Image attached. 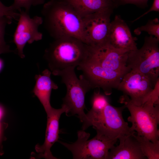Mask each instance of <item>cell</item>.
<instances>
[{"mask_svg": "<svg viewBox=\"0 0 159 159\" xmlns=\"http://www.w3.org/2000/svg\"><path fill=\"white\" fill-rule=\"evenodd\" d=\"M115 8L127 4H133L138 7L144 8L148 6V0H111Z\"/></svg>", "mask_w": 159, "mask_h": 159, "instance_id": "24", "label": "cell"}, {"mask_svg": "<svg viewBox=\"0 0 159 159\" xmlns=\"http://www.w3.org/2000/svg\"><path fill=\"white\" fill-rule=\"evenodd\" d=\"M106 95L100 93V90L94 91L92 98V107L89 110L92 112H97L102 110L109 103Z\"/></svg>", "mask_w": 159, "mask_h": 159, "instance_id": "20", "label": "cell"}, {"mask_svg": "<svg viewBox=\"0 0 159 159\" xmlns=\"http://www.w3.org/2000/svg\"><path fill=\"white\" fill-rule=\"evenodd\" d=\"M147 32L150 36L155 37L159 40V20L158 18L149 20L145 25L135 29L134 33L137 35H140L142 32Z\"/></svg>", "mask_w": 159, "mask_h": 159, "instance_id": "19", "label": "cell"}, {"mask_svg": "<svg viewBox=\"0 0 159 159\" xmlns=\"http://www.w3.org/2000/svg\"><path fill=\"white\" fill-rule=\"evenodd\" d=\"M1 123L0 122V136L1 135Z\"/></svg>", "mask_w": 159, "mask_h": 159, "instance_id": "28", "label": "cell"}, {"mask_svg": "<svg viewBox=\"0 0 159 159\" xmlns=\"http://www.w3.org/2000/svg\"><path fill=\"white\" fill-rule=\"evenodd\" d=\"M3 112V108L0 105V120L2 117Z\"/></svg>", "mask_w": 159, "mask_h": 159, "instance_id": "27", "label": "cell"}, {"mask_svg": "<svg viewBox=\"0 0 159 159\" xmlns=\"http://www.w3.org/2000/svg\"><path fill=\"white\" fill-rule=\"evenodd\" d=\"M112 12L101 11L82 17V32L85 44L94 46L107 42L110 17Z\"/></svg>", "mask_w": 159, "mask_h": 159, "instance_id": "10", "label": "cell"}, {"mask_svg": "<svg viewBox=\"0 0 159 159\" xmlns=\"http://www.w3.org/2000/svg\"><path fill=\"white\" fill-rule=\"evenodd\" d=\"M77 139L74 143L59 142L71 151L73 159H107L109 152L117 140L97 133L88 140L90 134L84 130L77 132Z\"/></svg>", "mask_w": 159, "mask_h": 159, "instance_id": "7", "label": "cell"}, {"mask_svg": "<svg viewBox=\"0 0 159 159\" xmlns=\"http://www.w3.org/2000/svg\"><path fill=\"white\" fill-rule=\"evenodd\" d=\"M154 87L145 75L130 70L124 75L117 89L128 96L131 103L141 105L149 99Z\"/></svg>", "mask_w": 159, "mask_h": 159, "instance_id": "12", "label": "cell"}, {"mask_svg": "<svg viewBox=\"0 0 159 159\" xmlns=\"http://www.w3.org/2000/svg\"><path fill=\"white\" fill-rule=\"evenodd\" d=\"M88 45L73 37L54 39L47 48L44 57L49 70L58 76L62 71L77 67L86 57Z\"/></svg>", "mask_w": 159, "mask_h": 159, "instance_id": "2", "label": "cell"}, {"mask_svg": "<svg viewBox=\"0 0 159 159\" xmlns=\"http://www.w3.org/2000/svg\"><path fill=\"white\" fill-rule=\"evenodd\" d=\"M135 137L138 141L141 151L146 158L159 159V141L154 143L147 138L138 135Z\"/></svg>", "mask_w": 159, "mask_h": 159, "instance_id": "18", "label": "cell"}, {"mask_svg": "<svg viewBox=\"0 0 159 159\" xmlns=\"http://www.w3.org/2000/svg\"><path fill=\"white\" fill-rule=\"evenodd\" d=\"M77 67L78 70L82 72V75L89 82L92 89L101 88L106 95H110L113 89H117L126 73L105 69L85 60Z\"/></svg>", "mask_w": 159, "mask_h": 159, "instance_id": "9", "label": "cell"}, {"mask_svg": "<svg viewBox=\"0 0 159 159\" xmlns=\"http://www.w3.org/2000/svg\"><path fill=\"white\" fill-rule=\"evenodd\" d=\"M137 39L124 20L115 15L110 22L107 42L117 49L129 52L138 49Z\"/></svg>", "mask_w": 159, "mask_h": 159, "instance_id": "13", "label": "cell"}, {"mask_svg": "<svg viewBox=\"0 0 159 159\" xmlns=\"http://www.w3.org/2000/svg\"><path fill=\"white\" fill-rule=\"evenodd\" d=\"M45 0H14L11 5L13 10L19 11L24 8L25 11L29 13L31 7L44 4Z\"/></svg>", "mask_w": 159, "mask_h": 159, "instance_id": "22", "label": "cell"}, {"mask_svg": "<svg viewBox=\"0 0 159 159\" xmlns=\"http://www.w3.org/2000/svg\"><path fill=\"white\" fill-rule=\"evenodd\" d=\"M125 106L117 107L110 103L101 111H88L83 123V130L90 126L96 130L97 133L115 140H120L136 134L130 127L123 119L122 112Z\"/></svg>", "mask_w": 159, "mask_h": 159, "instance_id": "3", "label": "cell"}, {"mask_svg": "<svg viewBox=\"0 0 159 159\" xmlns=\"http://www.w3.org/2000/svg\"><path fill=\"white\" fill-rule=\"evenodd\" d=\"M159 11V0H153L152 5L151 8L147 11L144 13L143 14L141 15L139 17L133 20L132 22H133L140 18H142L145 15L152 11Z\"/></svg>", "mask_w": 159, "mask_h": 159, "instance_id": "25", "label": "cell"}, {"mask_svg": "<svg viewBox=\"0 0 159 159\" xmlns=\"http://www.w3.org/2000/svg\"><path fill=\"white\" fill-rule=\"evenodd\" d=\"M4 66V63L1 59L0 58V72Z\"/></svg>", "mask_w": 159, "mask_h": 159, "instance_id": "26", "label": "cell"}, {"mask_svg": "<svg viewBox=\"0 0 159 159\" xmlns=\"http://www.w3.org/2000/svg\"><path fill=\"white\" fill-rule=\"evenodd\" d=\"M159 40L146 36L142 47L128 52L127 67L147 77L153 86L159 80Z\"/></svg>", "mask_w": 159, "mask_h": 159, "instance_id": "5", "label": "cell"}, {"mask_svg": "<svg viewBox=\"0 0 159 159\" xmlns=\"http://www.w3.org/2000/svg\"><path fill=\"white\" fill-rule=\"evenodd\" d=\"M75 68L67 69L61 72L58 76L62 82L65 85L67 92L63 98V103L67 107V116L77 115L81 122L86 119L84 112L85 108V98L86 93L91 89L88 81L81 75L78 78L75 72Z\"/></svg>", "mask_w": 159, "mask_h": 159, "instance_id": "6", "label": "cell"}, {"mask_svg": "<svg viewBox=\"0 0 159 159\" xmlns=\"http://www.w3.org/2000/svg\"><path fill=\"white\" fill-rule=\"evenodd\" d=\"M136 134L119 140V144L110 150L107 159H146L135 137Z\"/></svg>", "mask_w": 159, "mask_h": 159, "instance_id": "15", "label": "cell"}, {"mask_svg": "<svg viewBox=\"0 0 159 159\" xmlns=\"http://www.w3.org/2000/svg\"><path fill=\"white\" fill-rule=\"evenodd\" d=\"M67 110L66 107L62 104L61 108H53L51 112L47 115V122L44 142L42 145L37 144L35 146V150L38 153L39 158L47 159H57L53 155L50 149L54 144L58 141L59 119L61 115L63 113H66Z\"/></svg>", "mask_w": 159, "mask_h": 159, "instance_id": "14", "label": "cell"}, {"mask_svg": "<svg viewBox=\"0 0 159 159\" xmlns=\"http://www.w3.org/2000/svg\"><path fill=\"white\" fill-rule=\"evenodd\" d=\"M88 46L87 54L84 60L108 70L125 73L130 71L127 65L129 52L117 49L107 42Z\"/></svg>", "mask_w": 159, "mask_h": 159, "instance_id": "8", "label": "cell"}, {"mask_svg": "<svg viewBox=\"0 0 159 159\" xmlns=\"http://www.w3.org/2000/svg\"><path fill=\"white\" fill-rule=\"evenodd\" d=\"M82 17L93 13L113 11L115 7L111 0H65Z\"/></svg>", "mask_w": 159, "mask_h": 159, "instance_id": "17", "label": "cell"}, {"mask_svg": "<svg viewBox=\"0 0 159 159\" xmlns=\"http://www.w3.org/2000/svg\"><path fill=\"white\" fill-rule=\"evenodd\" d=\"M12 20L7 17L0 19V54L14 52L15 51L10 49L9 46L6 44L4 39L6 26L11 24Z\"/></svg>", "mask_w": 159, "mask_h": 159, "instance_id": "21", "label": "cell"}, {"mask_svg": "<svg viewBox=\"0 0 159 159\" xmlns=\"http://www.w3.org/2000/svg\"><path fill=\"white\" fill-rule=\"evenodd\" d=\"M19 12L18 22L13 35V42L16 47L17 54L21 58L25 56L23 49L27 43L32 44L42 39V34L38 28L43 24L42 17L35 16L31 18L29 13L21 10Z\"/></svg>", "mask_w": 159, "mask_h": 159, "instance_id": "11", "label": "cell"}, {"mask_svg": "<svg viewBox=\"0 0 159 159\" xmlns=\"http://www.w3.org/2000/svg\"><path fill=\"white\" fill-rule=\"evenodd\" d=\"M41 14L45 28L54 39L71 37L85 43L82 17L65 0H49L44 4Z\"/></svg>", "mask_w": 159, "mask_h": 159, "instance_id": "1", "label": "cell"}, {"mask_svg": "<svg viewBox=\"0 0 159 159\" xmlns=\"http://www.w3.org/2000/svg\"><path fill=\"white\" fill-rule=\"evenodd\" d=\"M51 74L49 70L46 69L41 74L36 75L35 76L36 83L32 90L43 106L47 115L53 108L50 103L52 90L58 88L57 84L51 78Z\"/></svg>", "mask_w": 159, "mask_h": 159, "instance_id": "16", "label": "cell"}, {"mask_svg": "<svg viewBox=\"0 0 159 159\" xmlns=\"http://www.w3.org/2000/svg\"><path fill=\"white\" fill-rule=\"evenodd\" d=\"M19 13L13 9L11 6H6L0 1V19L7 17L12 19L18 20Z\"/></svg>", "mask_w": 159, "mask_h": 159, "instance_id": "23", "label": "cell"}, {"mask_svg": "<svg viewBox=\"0 0 159 159\" xmlns=\"http://www.w3.org/2000/svg\"><path fill=\"white\" fill-rule=\"evenodd\" d=\"M119 101L129 111L130 115L127 120L131 123L130 127L136 135L145 137L154 143L159 141V104L148 100L142 105H137L130 102L128 96L123 95Z\"/></svg>", "mask_w": 159, "mask_h": 159, "instance_id": "4", "label": "cell"}]
</instances>
